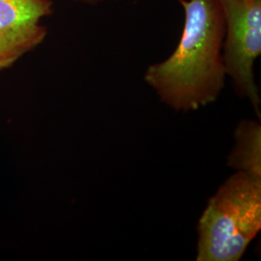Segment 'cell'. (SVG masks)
Returning <instances> with one entry per match:
<instances>
[{"instance_id": "obj_5", "label": "cell", "mask_w": 261, "mask_h": 261, "mask_svg": "<svg viewBox=\"0 0 261 261\" xmlns=\"http://www.w3.org/2000/svg\"><path fill=\"white\" fill-rule=\"evenodd\" d=\"M236 144L228 157V166L236 170L261 176V126L243 120L235 130Z\"/></svg>"}, {"instance_id": "obj_4", "label": "cell", "mask_w": 261, "mask_h": 261, "mask_svg": "<svg viewBox=\"0 0 261 261\" xmlns=\"http://www.w3.org/2000/svg\"><path fill=\"white\" fill-rule=\"evenodd\" d=\"M51 13V0H0V71L45 40Z\"/></svg>"}, {"instance_id": "obj_2", "label": "cell", "mask_w": 261, "mask_h": 261, "mask_svg": "<svg viewBox=\"0 0 261 261\" xmlns=\"http://www.w3.org/2000/svg\"><path fill=\"white\" fill-rule=\"evenodd\" d=\"M261 229V176L237 170L212 196L198 226L197 261H238Z\"/></svg>"}, {"instance_id": "obj_6", "label": "cell", "mask_w": 261, "mask_h": 261, "mask_svg": "<svg viewBox=\"0 0 261 261\" xmlns=\"http://www.w3.org/2000/svg\"><path fill=\"white\" fill-rule=\"evenodd\" d=\"M74 2L82 3V4H86V5H97L100 3H103L107 0H72Z\"/></svg>"}, {"instance_id": "obj_1", "label": "cell", "mask_w": 261, "mask_h": 261, "mask_svg": "<svg viewBox=\"0 0 261 261\" xmlns=\"http://www.w3.org/2000/svg\"><path fill=\"white\" fill-rule=\"evenodd\" d=\"M177 1L184 11L177 47L147 68L144 81L163 103L189 112L214 103L224 89V19L220 0Z\"/></svg>"}, {"instance_id": "obj_3", "label": "cell", "mask_w": 261, "mask_h": 261, "mask_svg": "<svg viewBox=\"0 0 261 261\" xmlns=\"http://www.w3.org/2000/svg\"><path fill=\"white\" fill-rule=\"evenodd\" d=\"M224 19L223 60L236 93L260 117V95L253 66L261 55V0H220Z\"/></svg>"}]
</instances>
